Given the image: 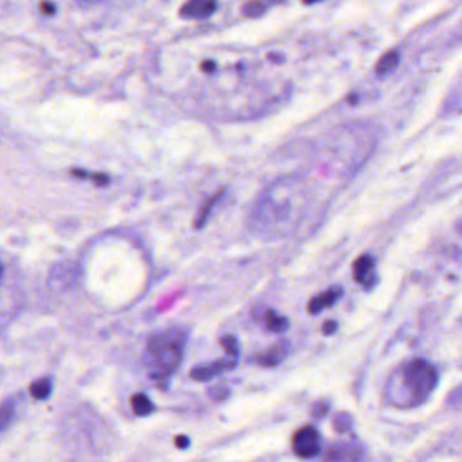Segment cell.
Returning a JSON list of instances; mask_svg holds the SVG:
<instances>
[{
    "label": "cell",
    "instance_id": "e0dca14e",
    "mask_svg": "<svg viewBox=\"0 0 462 462\" xmlns=\"http://www.w3.org/2000/svg\"><path fill=\"white\" fill-rule=\"evenodd\" d=\"M221 345L224 347L225 351L228 353V355L230 357V358H234V359L238 358L239 344H238V340H236V337L230 336V335H228V336H224L222 339H221Z\"/></svg>",
    "mask_w": 462,
    "mask_h": 462
},
{
    "label": "cell",
    "instance_id": "d4e9b609",
    "mask_svg": "<svg viewBox=\"0 0 462 462\" xmlns=\"http://www.w3.org/2000/svg\"><path fill=\"white\" fill-rule=\"evenodd\" d=\"M2 274H3V269H2V265H0V281H2Z\"/></svg>",
    "mask_w": 462,
    "mask_h": 462
},
{
    "label": "cell",
    "instance_id": "44dd1931",
    "mask_svg": "<svg viewBox=\"0 0 462 462\" xmlns=\"http://www.w3.org/2000/svg\"><path fill=\"white\" fill-rule=\"evenodd\" d=\"M337 324L335 321H325L323 325V333L324 335H332L333 332L336 331Z\"/></svg>",
    "mask_w": 462,
    "mask_h": 462
},
{
    "label": "cell",
    "instance_id": "2e32d148",
    "mask_svg": "<svg viewBox=\"0 0 462 462\" xmlns=\"http://www.w3.org/2000/svg\"><path fill=\"white\" fill-rule=\"evenodd\" d=\"M332 424H333V428L337 432H345V431L350 430L351 426H353V419H351L349 413L339 412L332 419Z\"/></svg>",
    "mask_w": 462,
    "mask_h": 462
},
{
    "label": "cell",
    "instance_id": "5b68a950",
    "mask_svg": "<svg viewBox=\"0 0 462 462\" xmlns=\"http://www.w3.org/2000/svg\"><path fill=\"white\" fill-rule=\"evenodd\" d=\"M374 266L376 261L372 255H362L358 258L353 266V275L355 281L364 286H373L376 282V277L373 273Z\"/></svg>",
    "mask_w": 462,
    "mask_h": 462
},
{
    "label": "cell",
    "instance_id": "9a60e30c",
    "mask_svg": "<svg viewBox=\"0 0 462 462\" xmlns=\"http://www.w3.org/2000/svg\"><path fill=\"white\" fill-rule=\"evenodd\" d=\"M14 417V404L11 401H6L0 405V432L6 430L13 422Z\"/></svg>",
    "mask_w": 462,
    "mask_h": 462
},
{
    "label": "cell",
    "instance_id": "6da1fadb",
    "mask_svg": "<svg viewBox=\"0 0 462 462\" xmlns=\"http://www.w3.org/2000/svg\"><path fill=\"white\" fill-rule=\"evenodd\" d=\"M186 333L182 329H167L149 337L144 362L149 377L163 381L178 370L183 359Z\"/></svg>",
    "mask_w": 462,
    "mask_h": 462
},
{
    "label": "cell",
    "instance_id": "52a82bcc",
    "mask_svg": "<svg viewBox=\"0 0 462 462\" xmlns=\"http://www.w3.org/2000/svg\"><path fill=\"white\" fill-rule=\"evenodd\" d=\"M217 9V5L214 2H202V0H195V2H189L186 5L182 6L179 10L180 17L187 19H203L210 17Z\"/></svg>",
    "mask_w": 462,
    "mask_h": 462
},
{
    "label": "cell",
    "instance_id": "ba28073f",
    "mask_svg": "<svg viewBox=\"0 0 462 462\" xmlns=\"http://www.w3.org/2000/svg\"><path fill=\"white\" fill-rule=\"evenodd\" d=\"M287 353H289V345H287L286 341H281V343H277L273 347H270L266 353L259 355L256 361H258V364L265 366V368H273V366L281 364L283 359L286 358Z\"/></svg>",
    "mask_w": 462,
    "mask_h": 462
},
{
    "label": "cell",
    "instance_id": "9c48e42d",
    "mask_svg": "<svg viewBox=\"0 0 462 462\" xmlns=\"http://www.w3.org/2000/svg\"><path fill=\"white\" fill-rule=\"evenodd\" d=\"M343 294V290L340 287H331L328 289L327 292L320 294V296L314 297L313 300H310L309 305H308V312L310 314H317L320 310H323L324 308L332 306L336 302L340 296Z\"/></svg>",
    "mask_w": 462,
    "mask_h": 462
},
{
    "label": "cell",
    "instance_id": "4fadbf2b",
    "mask_svg": "<svg viewBox=\"0 0 462 462\" xmlns=\"http://www.w3.org/2000/svg\"><path fill=\"white\" fill-rule=\"evenodd\" d=\"M52 392V382L49 378H40L30 385V395L37 400H45Z\"/></svg>",
    "mask_w": 462,
    "mask_h": 462
},
{
    "label": "cell",
    "instance_id": "7402d4cb",
    "mask_svg": "<svg viewBox=\"0 0 462 462\" xmlns=\"http://www.w3.org/2000/svg\"><path fill=\"white\" fill-rule=\"evenodd\" d=\"M175 444H176V447H179V449H186V447H187V446L190 444V440L187 436L179 435L175 438Z\"/></svg>",
    "mask_w": 462,
    "mask_h": 462
},
{
    "label": "cell",
    "instance_id": "8992f818",
    "mask_svg": "<svg viewBox=\"0 0 462 462\" xmlns=\"http://www.w3.org/2000/svg\"><path fill=\"white\" fill-rule=\"evenodd\" d=\"M235 366H236V359H220V361H217V362L209 365V366L195 368L190 373V377L195 381H209L210 378H213L217 374L230 370Z\"/></svg>",
    "mask_w": 462,
    "mask_h": 462
},
{
    "label": "cell",
    "instance_id": "603a6c76",
    "mask_svg": "<svg viewBox=\"0 0 462 462\" xmlns=\"http://www.w3.org/2000/svg\"><path fill=\"white\" fill-rule=\"evenodd\" d=\"M201 69L203 72H206V73H210V72H213L215 69V64L213 63V61H210V60L203 61V63L201 64Z\"/></svg>",
    "mask_w": 462,
    "mask_h": 462
},
{
    "label": "cell",
    "instance_id": "d6986e66",
    "mask_svg": "<svg viewBox=\"0 0 462 462\" xmlns=\"http://www.w3.org/2000/svg\"><path fill=\"white\" fill-rule=\"evenodd\" d=\"M73 175L79 176V178H92V179H96L99 184H106L108 182V178L106 175H88L87 172H83V171H73Z\"/></svg>",
    "mask_w": 462,
    "mask_h": 462
},
{
    "label": "cell",
    "instance_id": "5bb4252c",
    "mask_svg": "<svg viewBox=\"0 0 462 462\" xmlns=\"http://www.w3.org/2000/svg\"><path fill=\"white\" fill-rule=\"evenodd\" d=\"M267 10V5L262 2H248L242 6L243 14L248 18H259Z\"/></svg>",
    "mask_w": 462,
    "mask_h": 462
},
{
    "label": "cell",
    "instance_id": "30bf717a",
    "mask_svg": "<svg viewBox=\"0 0 462 462\" xmlns=\"http://www.w3.org/2000/svg\"><path fill=\"white\" fill-rule=\"evenodd\" d=\"M261 320L263 323V327L270 332H282L289 327V321H287L286 317L279 316L278 313H275L271 309L266 310Z\"/></svg>",
    "mask_w": 462,
    "mask_h": 462
},
{
    "label": "cell",
    "instance_id": "7c38bea8",
    "mask_svg": "<svg viewBox=\"0 0 462 462\" xmlns=\"http://www.w3.org/2000/svg\"><path fill=\"white\" fill-rule=\"evenodd\" d=\"M132 408L137 416H147L153 411L152 401L143 393H136L131 399Z\"/></svg>",
    "mask_w": 462,
    "mask_h": 462
},
{
    "label": "cell",
    "instance_id": "277c9868",
    "mask_svg": "<svg viewBox=\"0 0 462 462\" xmlns=\"http://www.w3.org/2000/svg\"><path fill=\"white\" fill-rule=\"evenodd\" d=\"M364 446L355 440H341L331 444L324 453V462H362Z\"/></svg>",
    "mask_w": 462,
    "mask_h": 462
},
{
    "label": "cell",
    "instance_id": "ac0fdd59",
    "mask_svg": "<svg viewBox=\"0 0 462 462\" xmlns=\"http://www.w3.org/2000/svg\"><path fill=\"white\" fill-rule=\"evenodd\" d=\"M218 198H220V194H215L214 197L211 198L210 201L207 202L206 205L203 206V209H202V211H201V214H199V220H198V222H197V228H201L202 225L205 224V220H206L207 215H209V211H210L211 206L214 205L215 202L218 201Z\"/></svg>",
    "mask_w": 462,
    "mask_h": 462
},
{
    "label": "cell",
    "instance_id": "8fae6325",
    "mask_svg": "<svg viewBox=\"0 0 462 462\" xmlns=\"http://www.w3.org/2000/svg\"><path fill=\"white\" fill-rule=\"evenodd\" d=\"M400 63V54L396 50H391L382 56L381 59L378 60L377 65H376V72L378 75H388L392 71H395L396 67Z\"/></svg>",
    "mask_w": 462,
    "mask_h": 462
},
{
    "label": "cell",
    "instance_id": "7a4b0ae2",
    "mask_svg": "<svg viewBox=\"0 0 462 462\" xmlns=\"http://www.w3.org/2000/svg\"><path fill=\"white\" fill-rule=\"evenodd\" d=\"M400 381L408 395V405H417L427 399L438 382V370L423 358H415L404 365Z\"/></svg>",
    "mask_w": 462,
    "mask_h": 462
},
{
    "label": "cell",
    "instance_id": "3957f363",
    "mask_svg": "<svg viewBox=\"0 0 462 462\" xmlns=\"http://www.w3.org/2000/svg\"><path fill=\"white\" fill-rule=\"evenodd\" d=\"M293 451L297 457L309 459L321 453V438L319 431L312 426H305L297 431L292 439Z\"/></svg>",
    "mask_w": 462,
    "mask_h": 462
},
{
    "label": "cell",
    "instance_id": "cb8c5ba5",
    "mask_svg": "<svg viewBox=\"0 0 462 462\" xmlns=\"http://www.w3.org/2000/svg\"><path fill=\"white\" fill-rule=\"evenodd\" d=\"M41 9L44 10V13H45V14H52L54 11V6L53 5H48V3H46V5L41 6Z\"/></svg>",
    "mask_w": 462,
    "mask_h": 462
},
{
    "label": "cell",
    "instance_id": "ffe728a7",
    "mask_svg": "<svg viewBox=\"0 0 462 462\" xmlns=\"http://www.w3.org/2000/svg\"><path fill=\"white\" fill-rule=\"evenodd\" d=\"M328 412V404L325 401H319V403H316L312 407V413H313L314 416H324L325 413Z\"/></svg>",
    "mask_w": 462,
    "mask_h": 462
}]
</instances>
